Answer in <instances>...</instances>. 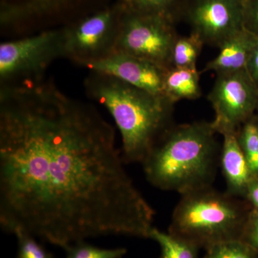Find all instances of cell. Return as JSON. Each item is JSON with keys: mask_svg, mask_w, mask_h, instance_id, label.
I'll return each instance as SVG.
<instances>
[{"mask_svg": "<svg viewBox=\"0 0 258 258\" xmlns=\"http://www.w3.org/2000/svg\"><path fill=\"white\" fill-rule=\"evenodd\" d=\"M114 127L52 83L1 85L0 225L61 248L149 239L155 211L125 169Z\"/></svg>", "mask_w": 258, "mask_h": 258, "instance_id": "obj_1", "label": "cell"}, {"mask_svg": "<svg viewBox=\"0 0 258 258\" xmlns=\"http://www.w3.org/2000/svg\"><path fill=\"white\" fill-rule=\"evenodd\" d=\"M244 199L249 204L252 211L258 213V176L252 178L249 181Z\"/></svg>", "mask_w": 258, "mask_h": 258, "instance_id": "obj_23", "label": "cell"}, {"mask_svg": "<svg viewBox=\"0 0 258 258\" xmlns=\"http://www.w3.org/2000/svg\"><path fill=\"white\" fill-rule=\"evenodd\" d=\"M217 134L212 122L173 125L142 163L146 179L154 187L180 195L212 186L221 151Z\"/></svg>", "mask_w": 258, "mask_h": 258, "instance_id": "obj_2", "label": "cell"}, {"mask_svg": "<svg viewBox=\"0 0 258 258\" xmlns=\"http://www.w3.org/2000/svg\"><path fill=\"white\" fill-rule=\"evenodd\" d=\"M198 69L172 67L166 71L164 96L175 104L181 100H196L202 96Z\"/></svg>", "mask_w": 258, "mask_h": 258, "instance_id": "obj_13", "label": "cell"}, {"mask_svg": "<svg viewBox=\"0 0 258 258\" xmlns=\"http://www.w3.org/2000/svg\"><path fill=\"white\" fill-rule=\"evenodd\" d=\"M216 76L208 96L215 111L212 124L217 134L236 132L255 114L258 89L245 69Z\"/></svg>", "mask_w": 258, "mask_h": 258, "instance_id": "obj_8", "label": "cell"}, {"mask_svg": "<svg viewBox=\"0 0 258 258\" xmlns=\"http://www.w3.org/2000/svg\"><path fill=\"white\" fill-rule=\"evenodd\" d=\"M120 11L119 30L113 52L135 56L171 69L173 47L179 36L176 23L159 15Z\"/></svg>", "mask_w": 258, "mask_h": 258, "instance_id": "obj_6", "label": "cell"}, {"mask_svg": "<svg viewBox=\"0 0 258 258\" xmlns=\"http://www.w3.org/2000/svg\"><path fill=\"white\" fill-rule=\"evenodd\" d=\"M60 57H64V28L2 42L1 82L18 84L41 81L47 68Z\"/></svg>", "mask_w": 258, "mask_h": 258, "instance_id": "obj_5", "label": "cell"}, {"mask_svg": "<svg viewBox=\"0 0 258 258\" xmlns=\"http://www.w3.org/2000/svg\"><path fill=\"white\" fill-rule=\"evenodd\" d=\"M89 96L109 112L121 139L125 164H142L172 126L174 103L108 75L92 72L85 81Z\"/></svg>", "mask_w": 258, "mask_h": 258, "instance_id": "obj_3", "label": "cell"}, {"mask_svg": "<svg viewBox=\"0 0 258 258\" xmlns=\"http://www.w3.org/2000/svg\"><path fill=\"white\" fill-rule=\"evenodd\" d=\"M256 114L258 115V100H257V109H256Z\"/></svg>", "mask_w": 258, "mask_h": 258, "instance_id": "obj_25", "label": "cell"}, {"mask_svg": "<svg viewBox=\"0 0 258 258\" xmlns=\"http://www.w3.org/2000/svg\"><path fill=\"white\" fill-rule=\"evenodd\" d=\"M250 206L244 199L212 186L181 195L169 230L172 235L206 249L242 237Z\"/></svg>", "mask_w": 258, "mask_h": 258, "instance_id": "obj_4", "label": "cell"}, {"mask_svg": "<svg viewBox=\"0 0 258 258\" xmlns=\"http://www.w3.org/2000/svg\"><path fill=\"white\" fill-rule=\"evenodd\" d=\"M149 239L159 244V258H200L198 246L170 232H164L154 227L149 232Z\"/></svg>", "mask_w": 258, "mask_h": 258, "instance_id": "obj_15", "label": "cell"}, {"mask_svg": "<svg viewBox=\"0 0 258 258\" xmlns=\"http://www.w3.org/2000/svg\"><path fill=\"white\" fill-rule=\"evenodd\" d=\"M237 138L252 178L258 176V115L254 114L237 129Z\"/></svg>", "mask_w": 258, "mask_h": 258, "instance_id": "obj_16", "label": "cell"}, {"mask_svg": "<svg viewBox=\"0 0 258 258\" xmlns=\"http://www.w3.org/2000/svg\"><path fill=\"white\" fill-rule=\"evenodd\" d=\"M184 18L205 45L220 47L243 30L242 0H189Z\"/></svg>", "mask_w": 258, "mask_h": 258, "instance_id": "obj_9", "label": "cell"}, {"mask_svg": "<svg viewBox=\"0 0 258 258\" xmlns=\"http://www.w3.org/2000/svg\"><path fill=\"white\" fill-rule=\"evenodd\" d=\"M242 2H243V1H244V0H242Z\"/></svg>", "mask_w": 258, "mask_h": 258, "instance_id": "obj_26", "label": "cell"}, {"mask_svg": "<svg viewBox=\"0 0 258 258\" xmlns=\"http://www.w3.org/2000/svg\"><path fill=\"white\" fill-rule=\"evenodd\" d=\"M204 45L203 42L195 34L178 37L171 54V68L197 69V61Z\"/></svg>", "mask_w": 258, "mask_h": 258, "instance_id": "obj_17", "label": "cell"}, {"mask_svg": "<svg viewBox=\"0 0 258 258\" xmlns=\"http://www.w3.org/2000/svg\"><path fill=\"white\" fill-rule=\"evenodd\" d=\"M18 240L17 258H56L37 242L36 237L28 232L16 230L13 232Z\"/></svg>", "mask_w": 258, "mask_h": 258, "instance_id": "obj_20", "label": "cell"}, {"mask_svg": "<svg viewBox=\"0 0 258 258\" xmlns=\"http://www.w3.org/2000/svg\"><path fill=\"white\" fill-rule=\"evenodd\" d=\"M241 240L250 246L258 253V213L251 211L244 226Z\"/></svg>", "mask_w": 258, "mask_h": 258, "instance_id": "obj_22", "label": "cell"}, {"mask_svg": "<svg viewBox=\"0 0 258 258\" xmlns=\"http://www.w3.org/2000/svg\"><path fill=\"white\" fill-rule=\"evenodd\" d=\"M66 258H122L127 253L123 247L106 249L88 244L86 240L70 244L66 248Z\"/></svg>", "mask_w": 258, "mask_h": 258, "instance_id": "obj_19", "label": "cell"}, {"mask_svg": "<svg viewBox=\"0 0 258 258\" xmlns=\"http://www.w3.org/2000/svg\"><path fill=\"white\" fill-rule=\"evenodd\" d=\"M189 0H119L120 9L143 14L155 15L177 23L184 18Z\"/></svg>", "mask_w": 258, "mask_h": 258, "instance_id": "obj_14", "label": "cell"}, {"mask_svg": "<svg viewBox=\"0 0 258 258\" xmlns=\"http://www.w3.org/2000/svg\"><path fill=\"white\" fill-rule=\"evenodd\" d=\"M257 44V37L243 29L219 47L216 57L208 62L200 73L212 71L219 74L245 69L249 56Z\"/></svg>", "mask_w": 258, "mask_h": 258, "instance_id": "obj_12", "label": "cell"}, {"mask_svg": "<svg viewBox=\"0 0 258 258\" xmlns=\"http://www.w3.org/2000/svg\"><path fill=\"white\" fill-rule=\"evenodd\" d=\"M86 68L92 72L108 75L153 94L164 96V81L168 69L145 59L113 52Z\"/></svg>", "mask_w": 258, "mask_h": 258, "instance_id": "obj_10", "label": "cell"}, {"mask_svg": "<svg viewBox=\"0 0 258 258\" xmlns=\"http://www.w3.org/2000/svg\"><path fill=\"white\" fill-rule=\"evenodd\" d=\"M245 70L258 89V44L249 56Z\"/></svg>", "mask_w": 258, "mask_h": 258, "instance_id": "obj_24", "label": "cell"}, {"mask_svg": "<svg viewBox=\"0 0 258 258\" xmlns=\"http://www.w3.org/2000/svg\"><path fill=\"white\" fill-rule=\"evenodd\" d=\"M243 27L258 39V0H244Z\"/></svg>", "mask_w": 258, "mask_h": 258, "instance_id": "obj_21", "label": "cell"}, {"mask_svg": "<svg viewBox=\"0 0 258 258\" xmlns=\"http://www.w3.org/2000/svg\"><path fill=\"white\" fill-rule=\"evenodd\" d=\"M205 250L203 258H258L257 252L240 239L219 242Z\"/></svg>", "mask_w": 258, "mask_h": 258, "instance_id": "obj_18", "label": "cell"}, {"mask_svg": "<svg viewBox=\"0 0 258 258\" xmlns=\"http://www.w3.org/2000/svg\"><path fill=\"white\" fill-rule=\"evenodd\" d=\"M237 131L225 132L220 151V166L225 177L226 191L244 199L252 174L237 138Z\"/></svg>", "mask_w": 258, "mask_h": 258, "instance_id": "obj_11", "label": "cell"}, {"mask_svg": "<svg viewBox=\"0 0 258 258\" xmlns=\"http://www.w3.org/2000/svg\"><path fill=\"white\" fill-rule=\"evenodd\" d=\"M120 14L116 5L64 28V57L86 67L113 52Z\"/></svg>", "mask_w": 258, "mask_h": 258, "instance_id": "obj_7", "label": "cell"}]
</instances>
